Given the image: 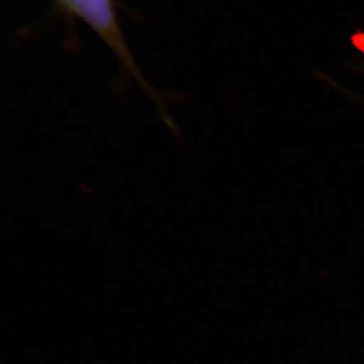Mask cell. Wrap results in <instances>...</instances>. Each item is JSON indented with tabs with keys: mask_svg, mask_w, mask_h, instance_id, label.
Returning <instances> with one entry per match:
<instances>
[{
	"mask_svg": "<svg viewBox=\"0 0 364 364\" xmlns=\"http://www.w3.org/2000/svg\"><path fill=\"white\" fill-rule=\"evenodd\" d=\"M64 10L93 28L99 37L117 53L120 60L136 75L135 66L131 63L130 54L123 36L119 30L114 0H55Z\"/></svg>",
	"mask_w": 364,
	"mask_h": 364,
	"instance_id": "cell-1",
	"label": "cell"
}]
</instances>
